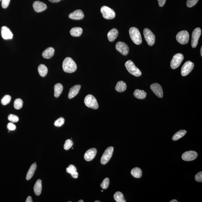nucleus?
Wrapping results in <instances>:
<instances>
[{
    "instance_id": "58836bf2",
    "label": "nucleus",
    "mask_w": 202,
    "mask_h": 202,
    "mask_svg": "<svg viewBox=\"0 0 202 202\" xmlns=\"http://www.w3.org/2000/svg\"><path fill=\"white\" fill-rule=\"evenodd\" d=\"M199 0H187V5L189 8L194 7L197 4Z\"/></svg>"
},
{
    "instance_id": "c756f323",
    "label": "nucleus",
    "mask_w": 202,
    "mask_h": 202,
    "mask_svg": "<svg viewBox=\"0 0 202 202\" xmlns=\"http://www.w3.org/2000/svg\"><path fill=\"white\" fill-rule=\"evenodd\" d=\"M38 71L40 75L43 77L46 76L48 71L47 67L43 64H40L39 66Z\"/></svg>"
},
{
    "instance_id": "8fccbe9b",
    "label": "nucleus",
    "mask_w": 202,
    "mask_h": 202,
    "mask_svg": "<svg viewBox=\"0 0 202 202\" xmlns=\"http://www.w3.org/2000/svg\"><path fill=\"white\" fill-rule=\"evenodd\" d=\"M95 202H101V201H99L97 200V201H95Z\"/></svg>"
},
{
    "instance_id": "4be33fe9",
    "label": "nucleus",
    "mask_w": 202,
    "mask_h": 202,
    "mask_svg": "<svg viewBox=\"0 0 202 202\" xmlns=\"http://www.w3.org/2000/svg\"><path fill=\"white\" fill-rule=\"evenodd\" d=\"M67 173L71 174L72 177L75 179H77L78 177V174L77 172V169L74 165L71 164L68 167L66 168Z\"/></svg>"
},
{
    "instance_id": "f8f14e48",
    "label": "nucleus",
    "mask_w": 202,
    "mask_h": 202,
    "mask_svg": "<svg viewBox=\"0 0 202 202\" xmlns=\"http://www.w3.org/2000/svg\"><path fill=\"white\" fill-rule=\"evenodd\" d=\"M116 49L118 52L124 56H126L128 54L129 48L128 46L124 42H118L116 45Z\"/></svg>"
},
{
    "instance_id": "a19ab883",
    "label": "nucleus",
    "mask_w": 202,
    "mask_h": 202,
    "mask_svg": "<svg viewBox=\"0 0 202 202\" xmlns=\"http://www.w3.org/2000/svg\"><path fill=\"white\" fill-rule=\"evenodd\" d=\"M7 128H8L9 130L10 131H14L16 128V127L14 124L12 123H9L8 125H7Z\"/></svg>"
},
{
    "instance_id": "dca6fc26",
    "label": "nucleus",
    "mask_w": 202,
    "mask_h": 202,
    "mask_svg": "<svg viewBox=\"0 0 202 202\" xmlns=\"http://www.w3.org/2000/svg\"><path fill=\"white\" fill-rule=\"evenodd\" d=\"M84 15L81 10H78L71 13L69 15V18L74 20H80L84 18Z\"/></svg>"
},
{
    "instance_id": "09e8293b",
    "label": "nucleus",
    "mask_w": 202,
    "mask_h": 202,
    "mask_svg": "<svg viewBox=\"0 0 202 202\" xmlns=\"http://www.w3.org/2000/svg\"><path fill=\"white\" fill-rule=\"evenodd\" d=\"M78 202H83V200H80Z\"/></svg>"
},
{
    "instance_id": "79ce46f5",
    "label": "nucleus",
    "mask_w": 202,
    "mask_h": 202,
    "mask_svg": "<svg viewBox=\"0 0 202 202\" xmlns=\"http://www.w3.org/2000/svg\"><path fill=\"white\" fill-rule=\"evenodd\" d=\"M2 6L3 8H6L9 5L10 0H2Z\"/></svg>"
},
{
    "instance_id": "9d476101",
    "label": "nucleus",
    "mask_w": 202,
    "mask_h": 202,
    "mask_svg": "<svg viewBox=\"0 0 202 202\" xmlns=\"http://www.w3.org/2000/svg\"><path fill=\"white\" fill-rule=\"evenodd\" d=\"M201 33V29L199 27L195 29L192 33L191 46L193 48H195L197 47Z\"/></svg>"
},
{
    "instance_id": "412c9836",
    "label": "nucleus",
    "mask_w": 202,
    "mask_h": 202,
    "mask_svg": "<svg viewBox=\"0 0 202 202\" xmlns=\"http://www.w3.org/2000/svg\"><path fill=\"white\" fill-rule=\"evenodd\" d=\"M54 49L53 47H49L46 49L43 52L42 54L43 57L47 59H50L54 56Z\"/></svg>"
},
{
    "instance_id": "6e6552de",
    "label": "nucleus",
    "mask_w": 202,
    "mask_h": 202,
    "mask_svg": "<svg viewBox=\"0 0 202 202\" xmlns=\"http://www.w3.org/2000/svg\"><path fill=\"white\" fill-rule=\"evenodd\" d=\"M114 148L113 147H108L105 150L101 158L100 162L102 165H105L110 161L113 155Z\"/></svg>"
},
{
    "instance_id": "20e7f679",
    "label": "nucleus",
    "mask_w": 202,
    "mask_h": 202,
    "mask_svg": "<svg viewBox=\"0 0 202 202\" xmlns=\"http://www.w3.org/2000/svg\"><path fill=\"white\" fill-rule=\"evenodd\" d=\"M84 103L88 108L94 109H97L99 108L97 100L93 95L89 94L86 96L84 99Z\"/></svg>"
},
{
    "instance_id": "c85d7f7f",
    "label": "nucleus",
    "mask_w": 202,
    "mask_h": 202,
    "mask_svg": "<svg viewBox=\"0 0 202 202\" xmlns=\"http://www.w3.org/2000/svg\"><path fill=\"white\" fill-rule=\"evenodd\" d=\"M131 173L134 177L136 178H140L142 176V172L141 168L138 167H135L131 170Z\"/></svg>"
},
{
    "instance_id": "7ed1b4c3",
    "label": "nucleus",
    "mask_w": 202,
    "mask_h": 202,
    "mask_svg": "<svg viewBox=\"0 0 202 202\" xmlns=\"http://www.w3.org/2000/svg\"><path fill=\"white\" fill-rule=\"evenodd\" d=\"M125 65L127 70L131 74L136 77H139L141 76V70L135 66L132 61H127Z\"/></svg>"
},
{
    "instance_id": "f03ea898",
    "label": "nucleus",
    "mask_w": 202,
    "mask_h": 202,
    "mask_svg": "<svg viewBox=\"0 0 202 202\" xmlns=\"http://www.w3.org/2000/svg\"><path fill=\"white\" fill-rule=\"evenodd\" d=\"M129 34L131 40L135 44H141L142 42L141 33L138 29L135 27H132L129 30Z\"/></svg>"
},
{
    "instance_id": "37998d69",
    "label": "nucleus",
    "mask_w": 202,
    "mask_h": 202,
    "mask_svg": "<svg viewBox=\"0 0 202 202\" xmlns=\"http://www.w3.org/2000/svg\"><path fill=\"white\" fill-rule=\"evenodd\" d=\"M159 6L160 7H162L165 5L166 0H158Z\"/></svg>"
},
{
    "instance_id": "f3484780",
    "label": "nucleus",
    "mask_w": 202,
    "mask_h": 202,
    "mask_svg": "<svg viewBox=\"0 0 202 202\" xmlns=\"http://www.w3.org/2000/svg\"><path fill=\"white\" fill-rule=\"evenodd\" d=\"M1 36L4 40H11L13 37V34L8 27L3 26L1 28Z\"/></svg>"
},
{
    "instance_id": "aec40b11",
    "label": "nucleus",
    "mask_w": 202,
    "mask_h": 202,
    "mask_svg": "<svg viewBox=\"0 0 202 202\" xmlns=\"http://www.w3.org/2000/svg\"><path fill=\"white\" fill-rule=\"evenodd\" d=\"M119 32L117 29L113 28L108 33V38L110 42H113L118 37Z\"/></svg>"
},
{
    "instance_id": "9b49d317",
    "label": "nucleus",
    "mask_w": 202,
    "mask_h": 202,
    "mask_svg": "<svg viewBox=\"0 0 202 202\" xmlns=\"http://www.w3.org/2000/svg\"><path fill=\"white\" fill-rule=\"evenodd\" d=\"M194 64L191 61H188L184 63L182 67L181 73L182 75L185 76L187 75L194 68Z\"/></svg>"
},
{
    "instance_id": "cd10ccee",
    "label": "nucleus",
    "mask_w": 202,
    "mask_h": 202,
    "mask_svg": "<svg viewBox=\"0 0 202 202\" xmlns=\"http://www.w3.org/2000/svg\"><path fill=\"white\" fill-rule=\"evenodd\" d=\"M37 167V165L36 163H34L31 165L27 173L26 177V179L27 180H30L32 178L35 172Z\"/></svg>"
},
{
    "instance_id": "f704fd0d",
    "label": "nucleus",
    "mask_w": 202,
    "mask_h": 202,
    "mask_svg": "<svg viewBox=\"0 0 202 202\" xmlns=\"http://www.w3.org/2000/svg\"><path fill=\"white\" fill-rule=\"evenodd\" d=\"M11 100V97L10 95H5L1 100V103L3 105H6L10 103Z\"/></svg>"
},
{
    "instance_id": "a878e982",
    "label": "nucleus",
    "mask_w": 202,
    "mask_h": 202,
    "mask_svg": "<svg viewBox=\"0 0 202 202\" xmlns=\"http://www.w3.org/2000/svg\"><path fill=\"white\" fill-rule=\"evenodd\" d=\"M83 30L81 27H73L70 30L71 35L73 37H79L81 35Z\"/></svg>"
},
{
    "instance_id": "49530a36",
    "label": "nucleus",
    "mask_w": 202,
    "mask_h": 202,
    "mask_svg": "<svg viewBox=\"0 0 202 202\" xmlns=\"http://www.w3.org/2000/svg\"><path fill=\"white\" fill-rule=\"evenodd\" d=\"M170 202H178V201L176 200H173L170 201Z\"/></svg>"
},
{
    "instance_id": "3c124183",
    "label": "nucleus",
    "mask_w": 202,
    "mask_h": 202,
    "mask_svg": "<svg viewBox=\"0 0 202 202\" xmlns=\"http://www.w3.org/2000/svg\"><path fill=\"white\" fill-rule=\"evenodd\" d=\"M1 1V0H0V1Z\"/></svg>"
},
{
    "instance_id": "e433bc0d",
    "label": "nucleus",
    "mask_w": 202,
    "mask_h": 202,
    "mask_svg": "<svg viewBox=\"0 0 202 202\" xmlns=\"http://www.w3.org/2000/svg\"><path fill=\"white\" fill-rule=\"evenodd\" d=\"M64 119L63 117H61L57 119L54 122L55 126L57 127H60L64 124Z\"/></svg>"
},
{
    "instance_id": "473e14b6",
    "label": "nucleus",
    "mask_w": 202,
    "mask_h": 202,
    "mask_svg": "<svg viewBox=\"0 0 202 202\" xmlns=\"http://www.w3.org/2000/svg\"><path fill=\"white\" fill-rule=\"evenodd\" d=\"M14 107L16 109L18 110L22 108L23 105V102L21 99H17L14 102Z\"/></svg>"
},
{
    "instance_id": "de8ad7c7",
    "label": "nucleus",
    "mask_w": 202,
    "mask_h": 202,
    "mask_svg": "<svg viewBox=\"0 0 202 202\" xmlns=\"http://www.w3.org/2000/svg\"><path fill=\"white\" fill-rule=\"evenodd\" d=\"M201 54V57H202V47H201L200 50Z\"/></svg>"
},
{
    "instance_id": "0eeeda50",
    "label": "nucleus",
    "mask_w": 202,
    "mask_h": 202,
    "mask_svg": "<svg viewBox=\"0 0 202 202\" xmlns=\"http://www.w3.org/2000/svg\"><path fill=\"white\" fill-rule=\"evenodd\" d=\"M176 39L180 44H187L188 43L190 39V35L188 31L186 30H183L179 31L177 34Z\"/></svg>"
},
{
    "instance_id": "423d86ee",
    "label": "nucleus",
    "mask_w": 202,
    "mask_h": 202,
    "mask_svg": "<svg viewBox=\"0 0 202 202\" xmlns=\"http://www.w3.org/2000/svg\"><path fill=\"white\" fill-rule=\"evenodd\" d=\"M184 59V56L181 53H177L174 55L170 63V66L172 69H175L178 68L181 64Z\"/></svg>"
},
{
    "instance_id": "2eb2a0df",
    "label": "nucleus",
    "mask_w": 202,
    "mask_h": 202,
    "mask_svg": "<svg viewBox=\"0 0 202 202\" xmlns=\"http://www.w3.org/2000/svg\"><path fill=\"white\" fill-rule=\"evenodd\" d=\"M33 8L36 12H43L47 9V6L44 3L40 1H35L33 5Z\"/></svg>"
},
{
    "instance_id": "72a5a7b5",
    "label": "nucleus",
    "mask_w": 202,
    "mask_h": 202,
    "mask_svg": "<svg viewBox=\"0 0 202 202\" xmlns=\"http://www.w3.org/2000/svg\"><path fill=\"white\" fill-rule=\"evenodd\" d=\"M110 180L108 177L105 178L100 184V187L102 189L106 190L108 188L109 185Z\"/></svg>"
},
{
    "instance_id": "ea45409f",
    "label": "nucleus",
    "mask_w": 202,
    "mask_h": 202,
    "mask_svg": "<svg viewBox=\"0 0 202 202\" xmlns=\"http://www.w3.org/2000/svg\"><path fill=\"white\" fill-rule=\"evenodd\" d=\"M195 179L196 181L201 182H202V172L198 173L195 176Z\"/></svg>"
},
{
    "instance_id": "f257e3e1",
    "label": "nucleus",
    "mask_w": 202,
    "mask_h": 202,
    "mask_svg": "<svg viewBox=\"0 0 202 202\" xmlns=\"http://www.w3.org/2000/svg\"><path fill=\"white\" fill-rule=\"evenodd\" d=\"M77 67L76 63L72 59L67 57L63 61V69L66 73H72L75 72Z\"/></svg>"
},
{
    "instance_id": "2f4dec72",
    "label": "nucleus",
    "mask_w": 202,
    "mask_h": 202,
    "mask_svg": "<svg viewBox=\"0 0 202 202\" xmlns=\"http://www.w3.org/2000/svg\"><path fill=\"white\" fill-rule=\"evenodd\" d=\"M114 198L117 202H126L123 194L120 192H117L114 195Z\"/></svg>"
},
{
    "instance_id": "393cba45",
    "label": "nucleus",
    "mask_w": 202,
    "mask_h": 202,
    "mask_svg": "<svg viewBox=\"0 0 202 202\" xmlns=\"http://www.w3.org/2000/svg\"><path fill=\"white\" fill-rule=\"evenodd\" d=\"M63 85L60 83H57L55 85L54 89V96L56 98H58L60 96L62 93L63 90Z\"/></svg>"
},
{
    "instance_id": "a18cd8bd",
    "label": "nucleus",
    "mask_w": 202,
    "mask_h": 202,
    "mask_svg": "<svg viewBox=\"0 0 202 202\" xmlns=\"http://www.w3.org/2000/svg\"><path fill=\"white\" fill-rule=\"evenodd\" d=\"M52 3H57L60 2L61 0H48Z\"/></svg>"
},
{
    "instance_id": "4468645a",
    "label": "nucleus",
    "mask_w": 202,
    "mask_h": 202,
    "mask_svg": "<svg viewBox=\"0 0 202 202\" xmlns=\"http://www.w3.org/2000/svg\"><path fill=\"white\" fill-rule=\"evenodd\" d=\"M151 89L154 93L159 98L163 96V91L161 86L158 83H154L151 86Z\"/></svg>"
},
{
    "instance_id": "bb28decb",
    "label": "nucleus",
    "mask_w": 202,
    "mask_h": 202,
    "mask_svg": "<svg viewBox=\"0 0 202 202\" xmlns=\"http://www.w3.org/2000/svg\"><path fill=\"white\" fill-rule=\"evenodd\" d=\"M146 92L144 90L137 89L134 92V96L137 99H144L146 96Z\"/></svg>"
},
{
    "instance_id": "c9c22d12",
    "label": "nucleus",
    "mask_w": 202,
    "mask_h": 202,
    "mask_svg": "<svg viewBox=\"0 0 202 202\" xmlns=\"http://www.w3.org/2000/svg\"><path fill=\"white\" fill-rule=\"evenodd\" d=\"M73 141L70 139H67L65 142L64 146V149L66 150H68L73 146Z\"/></svg>"
},
{
    "instance_id": "7c9ffc66",
    "label": "nucleus",
    "mask_w": 202,
    "mask_h": 202,
    "mask_svg": "<svg viewBox=\"0 0 202 202\" xmlns=\"http://www.w3.org/2000/svg\"><path fill=\"white\" fill-rule=\"evenodd\" d=\"M187 131L185 130H181L174 134L172 138V140L174 141H176L180 138H182L187 133Z\"/></svg>"
},
{
    "instance_id": "b1692460",
    "label": "nucleus",
    "mask_w": 202,
    "mask_h": 202,
    "mask_svg": "<svg viewBox=\"0 0 202 202\" xmlns=\"http://www.w3.org/2000/svg\"><path fill=\"white\" fill-rule=\"evenodd\" d=\"M127 89V85L126 83L123 81H120L117 83L116 86H115V90L118 92L122 93L124 92Z\"/></svg>"
},
{
    "instance_id": "4c0bfd02",
    "label": "nucleus",
    "mask_w": 202,
    "mask_h": 202,
    "mask_svg": "<svg viewBox=\"0 0 202 202\" xmlns=\"http://www.w3.org/2000/svg\"><path fill=\"white\" fill-rule=\"evenodd\" d=\"M8 119L11 122H17L19 121V118L15 115L10 114L8 116Z\"/></svg>"
},
{
    "instance_id": "6ab92c4d",
    "label": "nucleus",
    "mask_w": 202,
    "mask_h": 202,
    "mask_svg": "<svg viewBox=\"0 0 202 202\" xmlns=\"http://www.w3.org/2000/svg\"><path fill=\"white\" fill-rule=\"evenodd\" d=\"M81 87L80 85H76L71 88L69 90L68 98L72 99L75 97L78 94Z\"/></svg>"
},
{
    "instance_id": "39448f33",
    "label": "nucleus",
    "mask_w": 202,
    "mask_h": 202,
    "mask_svg": "<svg viewBox=\"0 0 202 202\" xmlns=\"http://www.w3.org/2000/svg\"><path fill=\"white\" fill-rule=\"evenodd\" d=\"M100 11L103 18L106 19H113L116 16L114 11L106 6L102 7L101 8Z\"/></svg>"
},
{
    "instance_id": "c03bdc74",
    "label": "nucleus",
    "mask_w": 202,
    "mask_h": 202,
    "mask_svg": "<svg viewBox=\"0 0 202 202\" xmlns=\"http://www.w3.org/2000/svg\"><path fill=\"white\" fill-rule=\"evenodd\" d=\"M26 202H32L33 201L32 200V198L30 197V196H29L27 198L26 200Z\"/></svg>"
},
{
    "instance_id": "a211bd4d",
    "label": "nucleus",
    "mask_w": 202,
    "mask_h": 202,
    "mask_svg": "<svg viewBox=\"0 0 202 202\" xmlns=\"http://www.w3.org/2000/svg\"><path fill=\"white\" fill-rule=\"evenodd\" d=\"M97 152L96 149L94 148L90 149L86 152L84 155V159L86 161H90L94 159L96 157Z\"/></svg>"
},
{
    "instance_id": "1a4fd4ad",
    "label": "nucleus",
    "mask_w": 202,
    "mask_h": 202,
    "mask_svg": "<svg viewBox=\"0 0 202 202\" xmlns=\"http://www.w3.org/2000/svg\"><path fill=\"white\" fill-rule=\"evenodd\" d=\"M143 34L146 41L149 46L153 45L155 43V37L151 30L145 28L143 30Z\"/></svg>"
},
{
    "instance_id": "5701e85b",
    "label": "nucleus",
    "mask_w": 202,
    "mask_h": 202,
    "mask_svg": "<svg viewBox=\"0 0 202 202\" xmlns=\"http://www.w3.org/2000/svg\"><path fill=\"white\" fill-rule=\"evenodd\" d=\"M42 190L41 180L38 179L36 182L34 187V191L36 195L39 196L41 194Z\"/></svg>"
},
{
    "instance_id": "ddd939ff",
    "label": "nucleus",
    "mask_w": 202,
    "mask_h": 202,
    "mask_svg": "<svg viewBox=\"0 0 202 202\" xmlns=\"http://www.w3.org/2000/svg\"><path fill=\"white\" fill-rule=\"evenodd\" d=\"M198 154L195 151H190L186 152L182 155V159L184 161H190L196 159L198 157Z\"/></svg>"
}]
</instances>
